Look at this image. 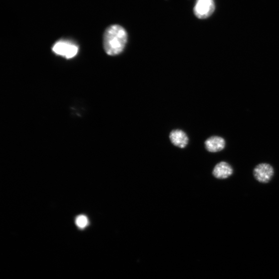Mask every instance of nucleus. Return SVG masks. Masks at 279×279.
<instances>
[{
    "instance_id": "obj_6",
    "label": "nucleus",
    "mask_w": 279,
    "mask_h": 279,
    "mask_svg": "<svg viewBox=\"0 0 279 279\" xmlns=\"http://www.w3.org/2000/svg\"><path fill=\"white\" fill-rule=\"evenodd\" d=\"M233 173L232 167L225 161L217 164L212 171V174L219 179H224L230 177Z\"/></svg>"
},
{
    "instance_id": "obj_4",
    "label": "nucleus",
    "mask_w": 279,
    "mask_h": 279,
    "mask_svg": "<svg viewBox=\"0 0 279 279\" xmlns=\"http://www.w3.org/2000/svg\"><path fill=\"white\" fill-rule=\"evenodd\" d=\"M274 174L273 167L268 163H262L257 165L253 170V175L255 179L259 183H269Z\"/></svg>"
},
{
    "instance_id": "obj_7",
    "label": "nucleus",
    "mask_w": 279,
    "mask_h": 279,
    "mask_svg": "<svg viewBox=\"0 0 279 279\" xmlns=\"http://www.w3.org/2000/svg\"><path fill=\"white\" fill-rule=\"evenodd\" d=\"M170 139L172 144L180 148H185L187 145L189 139L184 131L179 129L174 130L170 134Z\"/></svg>"
},
{
    "instance_id": "obj_3",
    "label": "nucleus",
    "mask_w": 279,
    "mask_h": 279,
    "mask_svg": "<svg viewBox=\"0 0 279 279\" xmlns=\"http://www.w3.org/2000/svg\"><path fill=\"white\" fill-rule=\"evenodd\" d=\"M215 10L214 0H196L194 13L197 18L204 20L209 18Z\"/></svg>"
},
{
    "instance_id": "obj_5",
    "label": "nucleus",
    "mask_w": 279,
    "mask_h": 279,
    "mask_svg": "<svg viewBox=\"0 0 279 279\" xmlns=\"http://www.w3.org/2000/svg\"><path fill=\"white\" fill-rule=\"evenodd\" d=\"M225 145V140L219 136H212L205 142L206 149L210 153L222 151L224 149Z\"/></svg>"
},
{
    "instance_id": "obj_1",
    "label": "nucleus",
    "mask_w": 279,
    "mask_h": 279,
    "mask_svg": "<svg viewBox=\"0 0 279 279\" xmlns=\"http://www.w3.org/2000/svg\"><path fill=\"white\" fill-rule=\"evenodd\" d=\"M127 42V32L120 25H111L105 31L103 45L104 50L108 55L114 56L121 54L124 51Z\"/></svg>"
},
{
    "instance_id": "obj_2",
    "label": "nucleus",
    "mask_w": 279,
    "mask_h": 279,
    "mask_svg": "<svg viewBox=\"0 0 279 279\" xmlns=\"http://www.w3.org/2000/svg\"><path fill=\"white\" fill-rule=\"evenodd\" d=\"M53 51L58 55L69 59L77 55L78 47L70 41L61 40L54 45Z\"/></svg>"
},
{
    "instance_id": "obj_8",
    "label": "nucleus",
    "mask_w": 279,
    "mask_h": 279,
    "mask_svg": "<svg viewBox=\"0 0 279 279\" xmlns=\"http://www.w3.org/2000/svg\"><path fill=\"white\" fill-rule=\"evenodd\" d=\"M88 222L87 217L84 215L79 216L76 220L77 225L80 228H85L88 224Z\"/></svg>"
}]
</instances>
